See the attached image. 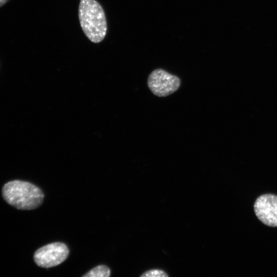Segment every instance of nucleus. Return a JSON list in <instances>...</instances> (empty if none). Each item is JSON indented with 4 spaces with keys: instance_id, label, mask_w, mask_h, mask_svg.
I'll return each instance as SVG.
<instances>
[{
    "instance_id": "2",
    "label": "nucleus",
    "mask_w": 277,
    "mask_h": 277,
    "mask_svg": "<svg viewBox=\"0 0 277 277\" xmlns=\"http://www.w3.org/2000/svg\"><path fill=\"white\" fill-rule=\"evenodd\" d=\"M78 17L81 28L88 38L98 43L104 38L107 22L104 10L95 0H80Z\"/></svg>"
},
{
    "instance_id": "8",
    "label": "nucleus",
    "mask_w": 277,
    "mask_h": 277,
    "mask_svg": "<svg viewBox=\"0 0 277 277\" xmlns=\"http://www.w3.org/2000/svg\"><path fill=\"white\" fill-rule=\"evenodd\" d=\"M8 0H0V7L5 5Z\"/></svg>"
},
{
    "instance_id": "1",
    "label": "nucleus",
    "mask_w": 277,
    "mask_h": 277,
    "mask_svg": "<svg viewBox=\"0 0 277 277\" xmlns=\"http://www.w3.org/2000/svg\"><path fill=\"white\" fill-rule=\"evenodd\" d=\"M2 195L9 205L19 210H33L43 203L44 195L34 184L25 181L14 180L5 184Z\"/></svg>"
},
{
    "instance_id": "5",
    "label": "nucleus",
    "mask_w": 277,
    "mask_h": 277,
    "mask_svg": "<svg viewBox=\"0 0 277 277\" xmlns=\"http://www.w3.org/2000/svg\"><path fill=\"white\" fill-rule=\"evenodd\" d=\"M254 210L258 219L264 224L277 227V195L265 194L260 196L254 203Z\"/></svg>"
},
{
    "instance_id": "7",
    "label": "nucleus",
    "mask_w": 277,
    "mask_h": 277,
    "mask_svg": "<svg viewBox=\"0 0 277 277\" xmlns=\"http://www.w3.org/2000/svg\"><path fill=\"white\" fill-rule=\"evenodd\" d=\"M141 276L142 277H168V275L166 272L161 269H154L149 270L144 272Z\"/></svg>"
},
{
    "instance_id": "3",
    "label": "nucleus",
    "mask_w": 277,
    "mask_h": 277,
    "mask_svg": "<svg viewBox=\"0 0 277 277\" xmlns=\"http://www.w3.org/2000/svg\"><path fill=\"white\" fill-rule=\"evenodd\" d=\"M147 84L153 94L165 97L175 92L181 85L180 79L176 75L162 69L153 71L149 75Z\"/></svg>"
},
{
    "instance_id": "6",
    "label": "nucleus",
    "mask_w": 277,
    "mask_h": 277,
    "mask_svg": "<svg viewBox=\"0 0 277 277\" xmlns=\"http://www.w3.org/2000/svg\"><path fill=\"white\" fill-rule=\"evenodd\" d=\"M110 275L109 268L105 265H101L96 266L86 274L83 275L84 277H108Z\"/></svg>"
},
{
    "instance_id": "4",
    "label": "nucleus",
    "mask_w": 277,
    "mask_h": 277,
    "mask_svg": "<svg viewBox=\"0 0 277 277\" xmlns=\"http://www.w3.org/2000/svg\"><path fill=\"white\" fill-rule=\"evenodd\" d=\"M68 254L69 249L65 244L55 242L37 249L34 254V260L38 266L48 268L63 263Z\"/></svg>"
}]
</instances>
